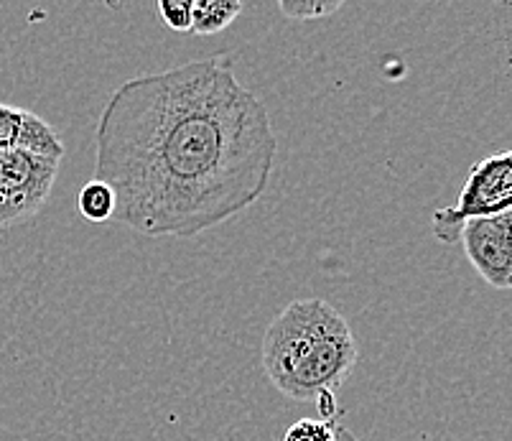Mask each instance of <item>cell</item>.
Masks as SVG:
<instances>
[{"mask_svg":"<svg viewBox=\"0 0 512 441\" xmlns=\"http://www.w3.org/2000/svg\"><path fill=\"white\" fill-rule=\"evenodd\" d=\"M278 136L227 57L125 80L97 120L95 176L146 238H194L265 194Z\"/></svg>","mask_w":512,"mask_h":441,"instance_id":"obj_1","label":"cell"},{"mask_svg":"<svg viewBox=\"0 0 512 441\" xmlns=\"http://www.w3.org/2000/svg\"><path fill=\"white\" fill-rule=\"evenodd\" d=\"M263 370L283 396L316 401L337 393L357 362V342L342 311L324 299L291 301L268 324Z\"/></svg>","mask_w":512,"mask_h":441,"instance_id":"obj_2","label":"cell"},{"mask_svg":"<svg viewBox=\"0 0 512 441\" xmlns=\"http://www.w3.org/2000/svg\"><path fill=\"white\" fill-rule=\"evenodd\" d=\"M512 210V151L495 153L469 169L454 207H441L431 217L434 235L451 245L462 235L464 222L495 217Z\"/></svg>","mask_w":512,"mask_h":441,"instance_id":"obj_3","label":"cell"},{"mask_svg":"<svg viewBox=\"0 0 512 441\" xmlns=\"http://www.w3.org/2000/svg\"><path fill=\"white\" fill-rule=\"evenodd\" d=\"M62 161L31 151H0V227H13L44 210Z\"/></svg>","mask_w":512,"mask_h":441,"instance_id":"obj_4","label":"cell"},{"mask_svg":"<svg viewBox=\"0 0 512 441\" xmlns=\"http://www.w3.org/2000/svg\"><path fill=\"white\" fill-rule=\"evenodd\" d=\"M474 271L492 289H507L512 281V210L495 217L464 222L459 235Z\"/></svg>","mask_w":512,"mask_h":441,"instance_id":"obj_5","label":"cell"},{"mask_svg":"<svg viewBox=\"0 0 512 441\" xmlns=\"http://www.w3.org/2000/svg\"><path fill=\"white\" fill-rule=\"evenodd\" d=\"M0 151H31L49 159H64L59 133L41 115L0 102Z\"/></svg>","mask_w":512,"mask_h":441,"instance_id":"obj_6","label":"cell"},{"mask_svg":"<svg viewBox=\"0 0 512 441\" xmlns=\"http://www.w3.org/2000/svg\"><path fill=\"white\" fill-rule=\"evenodd\" d=\"M240 0H194L192 34H220L242 13Z\"/></svg>","mask_w":512,"mask_h":441,"instance_id":"obj_7","label":"cell"},{"mask_svg":"<svg viewBox=\"0 0 512 441\" xmlns=\"http://www.w3.org/2000/svg\"><path fill=\"white\" fill-rule=\"evenodd\" d=\"M77 212L90 222H107L115 217V194L105 181L90 179L77 194Z\"/></svg>","mask_w":512,"mask_h":441,"instance_id":"obj_8","label":"cell"},{"mask_svg":"<svg viewBox=\"0 0 512 441\" xmlns=\"http://www.w3.org/2000/svg\"><path fill=\"white\" fill-rule=\"evenodd\" d=\"M342 0H281L278 11L291 21H321L342 11Z\"/></svg>","mask_w":512,"mask_h":441,"instance_id":"obj_9","label":"cell"},{"mask_svg":"<svg viewBox=\"0 0 512 441\" xmlns=\"http://www.w3.org/2000/svg\"><path fill=\"white\" fill-rule=\"evenodd\" d=\"M283 441H339V426L332 421L301 419L288 426Z\"/></svg>","mask_w":512,"mask_h":441,"instance_id":"obj_10","label":"cell"},{"mask_svg":"<svg viewBox=\"0 0 512 441\" xmlns=\"http://www.w3.org/2000/svg\"><path fill=\"white\" fill-rule=\"evenodd\" d=\"M194 0H161L158 16L176 34H192Z\"/></svg>","mask_w":512,"mask_h":441,"instance_id":"obj_11","label":"cell"},{"mask_svg":"<svg viewBox=\"0 0 512 441\" xmlns=\"http://www.w3.org/2000/svg\"><path fill=\"white\" fill-rule=\"evenodd\" d=\"M316 403H319L321 421H332V424H337L339 413H342L337 406V393H327V396L316 398Z\"/></svg>","mask_w":512,"mask_h":441,"instance_id":"obj_12","label":"cell"},{"mask_svg":"<svg viewBox=\"0 0 512 441\" xmlns=\"http://www.w3.org/2000/svg\"><path fill=\"white\" fill-rule=\"evenodd\" d=\"M507 289H512V281H510V286H507Z\"/></svg>","mask_w":512,"mask_h":441,"instance_id":"obj_13","label":"cell"}]
</instances>
